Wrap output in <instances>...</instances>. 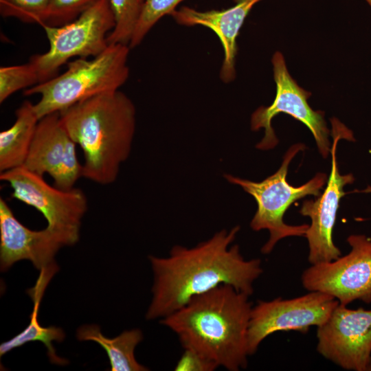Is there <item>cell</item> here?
I'll use <instances>...</instances> for the list:
<instances>
[{
	"instance_id": "cell-1",
	"label": "cell",
	"mask_w": 371,
	"mask_h": 371,
	"mask_svg": "<svg viewBox=\"0 0 371 371\" xmlns=\"http://www.w3.org/2000/svg\"><path fill=\"white\" fill-rule=\"evenodd\" d=\"M239 230L238 225L222 229L190 248L175 245L167 257L150 256L154 282L146 318L161 319L223 284L251 295L263 269L260 259L246 260L232 245Z\"/></svg>"
},
{
	"instance_id": "cell-2",
	"label": "cell",
	"mask_w": 371,
	"mask_h": 371,
	"mask_svg": "<svg viewBox=\"0 0 371 371\" xmlns=\"http://www.w3.org/2000/svg\"><path fill=\"white\" fill-rule=\"evenodd\" d=\"M249 295L223 284L195 296L161 318L183 349L195 351L218 367L238 371L247 366Z\"/></svg>"
},
{
	"instance_id": "cell-3",
	"label": "cell",
	"mask_w": 371,
	"mask_h": 371,
	"mask_svg": "<svg viewBox=\"0 0 371 371\" xmlns=\"http://www.w3.org/2000/svg\"><path fill=\"white\" fill-rule=\"evenodd\" d=\"M84 154L82 177L101 185L113 183L128 157L136 126L132 100L117 90L82 100L59 112Z\"/></svg>"
},
{
	"instance_id": "cell-4",
	"label": "cell",
	"mask_w": 371,
	"mask_h": 371,
	"mask_svg": "<svg viewBox=\"0 0 371 371\" xmlns=\"http://www.w3.org/2000/svg\"><path fill=\"white\" fill-rule=\"evenodd\" d=\"M129 50L128 45L109 44L91 59L69 62L64 73L25 89L23 94L41 96L34 104L40 120L98 94L119 90L129 76Z\"/></svg>"
},
{
	"instance_id": "cell-5",
	"label": "cell",
	"mask_w": 371,
	"mask_h": 371,
	"mask_svg": "<svg viewBox=\"0 0 371 371\" xmlns=\"http://www.w3.org/2000/svg\"><path fill=\"white\" fill-rule=\"evenodd\" d=\"M305 148L303 144H295L286 152L280 168L261 181H252L231 175H225L230 183L240 186L252 196L257 203V210L250 222L254 231L267 229L269 240L261 248V252L268 254L276 243L290 236H304L309 225H290L284 222L283 216L289 206L295 201L313 195L319 196L320 190L327 181L325 173H317L306 183L295 187L286 180L289 164L298 152Z\"/></svg>"
},
{
	"instance_id": "cell-6",
	"label": "cell",
	"mask_w": 371,
	"mask_h": 371,
	"mask_svg": "<svg viewBox=\"0 0 371 371\" xmlns=\"http://www.w3.org/2000/svg\"><path fill=\"white\" fill-rule=\"evenodd\" d=\"M109 0H98L77 19L67 24L41 25L49 41V49L31 57L41 82L55 77L60 67L74 57H94L109 45L107 37L115 27Z\"/></svg>"
},
{
	"instance_id": "cell-7",
	"label": "cell",
	"mask_w": 371,
	"mask_h": 371,
	"mask_svg": "<svg viewBox=\"0 0 371 371\" xmlns=\"http://www.w3.org/2000/svg\"><path fill=\"white\" fill-rule=\"evenodd\" d=\"M9 183L11 196L34 207L47 222V227L58 234L66 246L80 237L81 220L87 210V199L82 190H62L47 183L41 176L23 166L0 173Z\"/></svg>"
},
{
	"instance_id": "cell-8",
	"label": "cell",
	"mask_w": 371,
	"mask_h": 371,
	"mask_svg": "<svg viewBox=\"0 0 371 371\" xmlns=\"http://www.w3.org/2000/svg\"><path fill=\"white\" fill-rule=\"evenodd\" d=\"M350 251L335 260L311 265L302 273L303 287L327 293L339 304L355 300L371 304V238L351 234Z\"/></svg>"
},
{
	"instance_id": "cell-9",
	"label": "cell",
	"mask_w": 371,
	"mask_h": 371,
	"mask_svg": "<svg viewBox=\"0 0 371 371\" xmlns=\"http://www.w3.org/2000/svg\"><path fill=\"white\" fill-rule=\"evenodd\" d=\"M272 64L276 84L275 99L271 105L258 108L251 117L252 131L265 129L264 137L256 148L269 150L276 147L278 139L271 126V121L276 115L284 113L308 127L315 138L319 153L324 158H327L330 153L332 144L329 140L330 131L326 126L324 113L313 111L308 105L307 100L311 93L300 87L290 76L280 52L274 54Z\"/></svg>"
},
{
	"instance_id": "cell-10",
	"label": "cell",
	"mask_w": 371,
	"mask_h": 371,
	"mask_svg": "<svg viewBox=\"0 0 371 371\" xmlns=\"http://www.w3.org/2000/svg\"><path fill=\"white\" fill-rule=\"evenodd\" d=\"M339 304L333 296L320 291L291 299L276 297L258 301L252 306L248 331L249 355H254L262 341L278 331L306 333L310 327L323 324Z\"/></svg>"
},
{
	"instance_id": "cell-11",
	"label": "cell",
	"mask_w": 371,
	"mask_h": 371,
	"mask_svg": "<svg viewBox=\"0 0 371 371\" xmlns=\"http://www.w3.org/2000/svg\"><path fill=\"white\" fill-rule=\"evenodd\" d=\"M331 124V170L326 186L317 199L304 201L300 210L302 215L311 219L304 236L308 240L311 265L332 261L341 256V250L333 243V230L340 200L346 194L344 188L355 181L352 174L339 173L336 157L339 139L355 141L352 132L337 118H333Z\"/></svg>"
},
{
	"instance_id": "cell-12",
	"label": "cell",
	"mask_w": 371,
	"mask_h": 371,
	"mask_svg": "<svg viewBox=\"0 0 371 371\" xmlns=\"http://www.w3.org/2000/svg\"><path fill=\"white\" fill-rule=\"evenodd\" d=\"M317 350L347 370L366 371L371 355V309L339 304L317 327Z\"/></svg>"
},
{
	"instance_id": "cell-13",
	"label": "cell",
	"mask_w": 371,
	"mask_h": 371,
	"mask_svg": "<svg viewBox=\"0 0 371 371\" xmlns=\"http://www.w3.org/2000/svg\"><path fill=\"white\" fill-rule=\"evenodd\" d=\"M76 144L60 120L59 112L41 117L23 166L41 176L49 175L56 187L70 190L82 177Z\"/></svg>"
},
{
	"instance_id": "cell-14",
	"label": "cell",
	"mask_w": 371,
	"mask_h": 371,
	"mask_svg": "<svg viewBox=\"0 0 371 371\" xmlns=\"http://www.w3.org/2000/svg\"><path fill=\"white\" fill-rule=\"evenodd\" d=\"M66 246L63 239L47 227L32 230L23 225L0 198V265L5 271L14 263L28 260L38 270L54 263L58 251Z\"/></svg>"
},
{
	"instance_id": "cell-15",
	"label": "cell",
	"mask_w": 371,
	"mask_h": 371,
	"mask_svg": "<svg viewBox=\"0 0 371 371\" xmlns=\"http://www.w3.org/2000/svg\"><path fill=\"white\" fill-rule=\"evenodd\" d=\"M261 0H234V5L220 10L199 11L183 6L174 10L170 15L179 25H202L210 28L218 37L224 57L220 71V78L225 83L236 77V39L239 31L253 6Z\"/></svg>"
},
{
	"instance_id": "cell-16",
	"label": "cell",
	"mask_w": 371,
	"mask_h": 371,
	"mask_svg": "<svg viewBox=\"0 0 371 371\" xmlns=\"http://www.w3.org/2000/svg\"><path fill=\"white\" fill-rule=\"evenodd\" d=\"M57 265L54 263L41 270V273L35 286L27 291V293L34 302V308L30 316V322L28 326L19 334L11 339L2 343L0 346V355H5L12 349L21 347L30 341H41L47 349V355L50 361L58 365H65L67 360L58 357L53 347L52 341L61 342L65 335L63 329L56 326L43 327L38 321V306L45 291V289L57 271Z\"/></svg>"
},
{
	"instance_id": "cell-17",
	"label": "cell",
	"mask_w": 371,
	"mask_h": 371,
	"mask_svg": "<svg viewBox=\"0 0 371 371\" xmlns=\"http://www.w3.org/2000/svg\"><path fill=\"white\" fill-rule=\"evenodd\" d=\"M15 114L14 124L0 133V173L23 166L39 121L34 104L28 100Z\"/></svg>"
},
{
	"instance_id": "cell-18",
	"label": "cell",
	"mask_w": 371,
	"mask_h": 371,
	"mask_svg": "<svg viewBox=\"0 0 371 371\" xmlns=\"http://www.w3.org/2000/svg\"><path fill=\"white\" fill-rule=\"evenodd\" d=\"M80 341H93L106 351L111 371H146L147 368L136 360L135 349L142 340L139 329L125 330L120 335L110 339L104 337L96 325H84L77 331Z\"/></svg>"
},
{
	"instance_id": "cell-19",
	"label": "cell",
	"mask_w": 371,
	"mask_h": 371,
	"mask_svg": "<svg viewBox=\"0 0 371 371\" xmlns=\"http://www.w3.org/2000/svg\"><path fill=\"white\" fill-rule=\"evenodd\" d=\"M115 27L107 37L108 44L129 45L140 17L144 0H109Z\"/></svg>"
},
{
	"instance_id": "cell-20",
	"label": "cell",
	"mask_w": 371,
	"mask_h": 371,
	"mask_svg": "<svg viewBox=\"0 0 371 371\" xmlns=\"http://www.w3.org/2000/svg\"><path fill=\"white\" fill-rule=\"evenodd\" d=\"M39 82L38 73L30 61L23 65L1 67L0 102L3 103L15 92Z\"/></svg>"
},
{
	"instance_id": "cell-21",
	"label": "cell",
	"mask_w": 371,
	"mask_h": 371,
	"mask_svg": "<svg viewBox=\"0 0 371 371\" xmlns=\"http://www.w3.org/2000/svg\"><path fill=\"white\" fill-rule=\"evenodd\" d=\"M183 1L144 0L140 17L128 45L130 49L139 45L155 23L165 15H170Z\"/></svg>"
},
{
	"instance_id": "cell-22",
	"label": "cell",
	"mask_w": 371,
	"mask_h": 371,
	"mask_svg": "<svg viewBox=\"0 0 371 371\" xmlns=\"http://www.w3.org/2000/svg\"><path fill=\"white\" fill-rule=\"evenodd\" d=\"M50 0H0L3 17H14L25 23L41 25Z\"/></svg>"
},
{
	"instance_id": "cell-23",
	"label": "cell",
	"mask_w": 371,
	"mask_h": 371,
	"mask_svg": "<svg viewBox=\"0 0 371 371\" xmlns=\"http://www.w3.org/2000/svg\"><path fill=\"white\" fill-rule=\"evenodd\" d=\"M97 1L50 0L44 22L42 24L60 26L70 23Z\"/></svg>"
},
{
	"instance_id": "cell-24",
	"label": "cell",
	"mask_w": 371,
	"mask_h": 371,
	"mask_svg": "<svg viewBox=\"0 0 371 371\" xmlns=\"http://www.w3.org/2000/svg\"><path fill=\"white\" fill-rule=\"evenodd\" d=\"M218 368L214 363L208 360L198 352L184 349L175 366L176 371H213Z\"/></svg>"
},
{
	"instance_id": "cell-25",
	"label": "cell",
	"mask_w": 371,
	"mask_h": 371,
	"mask_svg": "<svg viewBox=\"0 0 371 371\" xmlns=\"http://www.w3.org/2000/svg\"><path fill=\"white\" fill-rule=\"evenodd\" d=\"M366 371H371V355H370V360L367 366Z\"/></svg>"
},
{
	"instance_id": "cell-26",
	"label": "cell",
	"mask_w": 371,
	"mask_h": 371,
	"mask_svg": "<svg viewBox=\"0 0 371 371\" xmlns=\"http://www.w3.org/2000/svg\"><path fill=\"white\" fill-rule=\"evenodd\" d=\"M366 1L369 4V5L371 7V0H366Z\"/></svg>"
}]
</instances>
